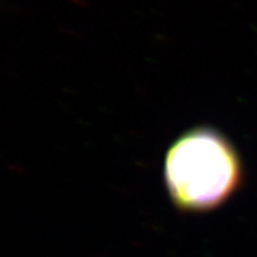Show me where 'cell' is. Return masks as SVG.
<instances>
[{
    "label": "cell",
    "instance_id": "6da1fadb",
    "mask_svg": "<svg viewBox=\"0 0 257 257\" xmlns=\"http://www.w3.org/2000/svg\"><path fill=\"white\" fill-rule=\"evenodd\" d=\"M165 181L179 210L211 211L237 191L242 163L225 135L211 126H195L180 135L167 150Z\"/></svg>",
    "mask_w": 257,
    "mask_h": 257
}]
</instances>
